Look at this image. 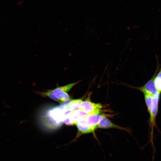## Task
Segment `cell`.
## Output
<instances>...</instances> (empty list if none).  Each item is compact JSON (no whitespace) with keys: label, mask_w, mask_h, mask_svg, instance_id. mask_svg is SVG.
Returning <instances> with one entry per match:
<instances>
[{"label":"cell","mask_w":161,"mask_h":161,"mask_svg":"<svg viewBox=\"0 0 161 161\" xmlns=\"http://www.w3.org/2000/svg\"><path fill=\"white\" fill-rule=\"evenodd\" d=\"M144 95L145 102L148 112L150 114L149 124L151 128L150 137L152 142L153 138L154 128L157 126L156 118L159 109V103L160 95H154L149 94Z\"/></svg>","instance_id":"obj_2"},{"label":"cell","mask_w":161,"mask_h":161,"mask_svg":"<svg viewBox=\"0 0 161 161\" xmlns=\"http://www.w3.org/2000/svg\"><path fill=\"white\" fill-rule=\"evenodd\" d=\"M102 106L100 103H92L86 99L82 101L79 106V109L84 111L89 114H99L101 110Z\"/></svg>","instance_id":"obj_5"},{"label":"cell","mask_w":161,"mask_h":161,"mask_svg":"<svg viewBox=\"0 0 161 161\" xmlns=\"http://www.w3.org/2000/svg\"><path fill=\"white\" fill-rule=\"evenodd\" d=\"M88 114L84 111L79 109L72 111L66 116L63 122L68 125L75 124L79 119Z\"/></svg>","instance_id":"obj_6"},{"label":"cell","mask_w":161,"mask_h":161,"mask_svg":"<svg viewBox=\"0 0 161 161\" xmlns=\"http://www.w3.org/2000/svg\"><path fill=\"white\" fill-rule=\"evenodd\" d=\"M105 117L103 115L99 114H88L79 119L75 124L80 133L87 134L92 132Z\"/></svg>","instance_id":"obj_1"},{"label":"cell","mask_w":161,"mask_h":161,"mask_svg":"<svg viewBox=\"0 0 161 161\" xmlns=\"http://www.w3.org/2000/svg\"><path fill=\"white\" fill-rule=\"evenodd\" d=\"M157 73L154 80L155 86L158 92L161 93V66Z\"/></svg>","instance_id":"obj_9"},{"label":"cell","mask_w":161,"mask_h":161,"mask_svg":"<svg viewBox=\"0 0 161 161\" xmlns=\"http://www.w3.org/2000/svg\"><path fill=\"white\" fill-rule=\"evenodd\" d=\"M80 81L73 83L63 86L58 87L54 89L50 90L46 92H39L40 95L47 96L52 99L61 103L70 99L69 95L66 93L72 87Z\"/></svg>","instance_id":"obj_3"},{"label":"cell","mask_w":161,"mask_h":161,"mask_svg":"<svg viewBox=\"0 0 161 161\" xmlns=\"http://www.w3.org/2000/svg\"><path fill=\"white\" fill-rule=\"evenodd\" d=\"M112 127L119 128L118 126L113 123L105 117L101 120L97 127L100 128H108Z\"/></svg>","instance_id":"obj_7"},{"label":"cell","mask_w":161,"mask_h":161,"mask_svg":"<svg viewBox=\"0 0 161 161\" xmlns=\"http://www.w3.org/2000/svg\"><path fill=\"white\" fill-rule=\"evenodd\" d=\"M82 101L80 99L71 100L66 106L69 110L71 111L78 109L79 105Z\"/></svg>","instance_id":"obj_8"},{"label":"cell","mask_w":161,"mask_h":161,"mask_svg":"<svg viewBox=\"0 0 161 161\" xmlns=\"http://www.w3.org/2000/svg\"><path fill=\"white\" fill-rule=\"evenodd\" d=\"M159 65L158 66H157L156 71L152 77L143 86L138 87L128 86L132 88L140 90L144 95L149 94L154 95H160V94L159 93L156 89L154 82L155 77L159 69Z\"/></svg>","instance_id":"obj_4"}]
</instances>
